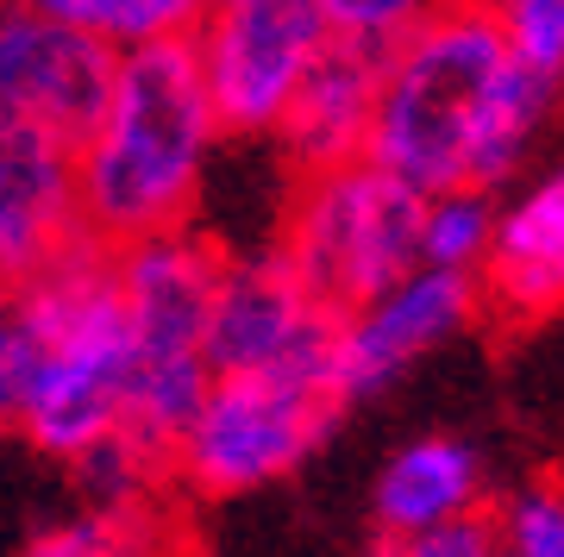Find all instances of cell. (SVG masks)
<instances>
[{
  "label": "cell",
  "instance_id": "cell-9",
  "mask_svg": "<svg viewBox=\"0 0 564 557\" xmlns=\"http://www.w3.org/2000/svg\"><path fill=\"white\" fill-rule=\"evenodd\" d=\"M333 339H339V314L307 295V282L282 263L276 244L258 258H226L214 314H207L214 370H326L333 376Z\"/></svg>",
  "mask_w": 564,
  "mask_h": 557
},
{
  "label": "cell",
  "instance_id": "cell-1",
  "mask_svg": "<svg viewBox=\"0 0 564 557\" xmlns=\"http://www.w3.org/2000/svg\"><path fill=\"white\" fill-rule=\"evenodd\" d=\"M564 81L527 69L502 39L496 0H433L377 63L370 151L433 188H508L533 157Z\"/></svg>",
  "mask_w": 564,
  "mask_h": 557
},
{
  "label": "cell",
  "instance_id": "cell-4",
  "mask_svg": "<svg viewBox=\"0 0 564 557\" xmlns=\"http://www.w3.org/2000/svg\"><path fill=\"white\" fill-rule=\"evenodd\" d=\"M345 419L326 370H214L170 438V482L188 501H239L295 477Z\"/></svg>",
  "mask_w": 564,
  "mask_h": 557
},
{
  "label": "cell",
  "instance_id": "cell-6",
  "mask_svg": "<svg viewBox=\"0 0 564 557\" xmlns=\"http://www.w3.org/2000/svg\"><path fill=\"white\" fill-rule=\"evenodd\" d=\"M326 39L333 25L314 0H207L188 51L226 139H270Z\"/></svg>",
  "mask_w": 564,
  "mask_h": 557
},
{
  "label": "cell",
  "instance_id": "cell-18",
  "mask_svg": "<svg viewBox=\"0 0 564 557\" xmlns=\"http://www.w3.org/2000/svg\"><path fill=\"white\" fill-rule=\"evenodd\" d=\"M496 514V538H502V551L514 557H564V489H521V495H508L502 507H489Z\"/></svg>",
  "mask_w": 564,
  "mask_h": 557
},
{
  "label": "cell",
  "instance_id": "cell-19",
  "mask_svg": "<svg viewBox=\"0 0 564 557\" xmlns=\"http://www.w3.org/2000/svg\"><path fill=\"white\" fill-rule=\"evenodd\" d=\"M496 20L527 69L564 81V0H496Z\"/></svg>",
  "mask_w": 564,
  "mask_h": 557
},
{
  "label": "cell",
  "instance_id": "cell-10",
  "mask_svg": "<svg viewBox=\"0 0 564 557\" xmlns=\"http://www.w3.org/2000/svg\"><path fill=\"white\" fill-rule=\"evenodd\" d=\"M88 239L76 157L51 132H0V276L25 282Z\"/></svg>",
  "mask_w": 564,
  "mask_h": 557
},
{
  "label": "cell",
  "instance_id": "cell-5",
  "mask_svg": "<svg viewBox=\"0 0 564 557\" xmlns=\"http://www.w3.org/2000/svg\"><path fill=\"white\" fill-rule=\"evenodd\" d=\"M421 188L377 157H345L307 170L289 188L276 251L307 282V295L351 314L421 263Z\"/></svg>",
  "mask_w": 564,
  "mask_h": 557
},
{
  "label": "cell",
  "instance_id": "cell-11",
  "mask_svg": "<svg viewBox=\"0 0 564 557\" xmlns=\"http://www.w3.org/2000/svg\"><path fill=\"white\" fill-rule=\"evenodd\" d=\"M484 314L540 326L564 314V157L545 163L521 195L496 207V239L477 270Z\"/></svg>",
  "mask_w": 564,
  "mask_h": 557
},
{
  "label": "cell",
  "instance_id": "cell-12",
  "mask_svg": "<svg viewBox=\"0 0 564 557\" xmlns=\"http://www.w3.org/2000/svg\"><path fill=\"white\" fill-rule=\"evenodd\" d=\"M377 63H383V51H370V44L339 39V32L326 39V51L314 57V69H307L302 88H295L289 107H282V120L270 125V139H276V151L289 157L295 176L370 151Z\"/></svg>",
  "mask_w": 564,
  "mask_h": 557
},
{
  "label": "cell",
  "instance_id": "cell-17",
  "mask_svg": "<svg viewBox=\"0 0 564 557\" xmlns=\"http://www.w3.org/2000/svg\"><path fill=\"white\" fill-rule=\"evenodd\" d=\"M158 520H132V514H107V507H82V514L57 520L32 533L25 551L32 557H132V551H158Z\"/></svg>",
  "mask_w": 564,
  "mask_h": 557
},
{
  "label": "cell",
  "instance_id": "cell-14",
  "mask_svg": "<svg viewBox=\"0 0 564 557\" xmlns=\"http://www.w3.org/2000/svg\"><path fill=\"white\" fill-rule=\"evenodd\" d=\"M489 501V477L477 445H464L452 433H421L402 451H389V463L370 482V526H377V551H402L414 533L440 526L452 514H470Z\"/></svg>",
  "mask_w": 564,
  "mask_h": 557
},
{
  "label": "cell",
  "instance_id": "cell-7",
  "mask_svg": "<svg viewBox=\"0 0 564 557\" xmlns=\"http://www.w3.org/2000/svg\"><path fill=\"white\" fill-rule=\"evenodd\" d=\"M484 314L477 276L470 270H440V263H414L408 276L358 301L339 314V339H333V376H339L345 407L351 401L383 395L389 382H402L414 363L470 332Z\"/></svg>",
  "mask_w": 564,
  "mask_h": 557
},
{
  "label": "cell",
  "instance_id": "cell-22",
  "mask_svg": "<svg viewBox=\"0 0 564 557\" xmlns=\"http://www.w3.org/2000/svg\"><path fill=\"white\" fill-rule=\"evenodd\" d=\"M32 363H39V339L25 332V319L13 314V301L0 307V426L13 419L25 382H32Z\"/></svg>",
  "mask_w": 564,
  "mask_h": 557
},
{
  "label": "cell",
  "instance_id": "cell-21",
  "mask_svg": "<svg viewBox=\"0 0 564 557\" xmlns=\"http://www.w3.org/2000/svg\"><path fill=\"white\" fill-rule=\"evenodd\" d=\"M502 551V538H496V514L484 507H470V514H452L440 526H426L402 545V557H496Z\"/></svg>",
  "mask_w": 564,
  "mask_h": 557
},
{
  "label": "cell",
  "instance_id": "cell-20",
  "mask_svg": "<svg viewBox=\"0 0 564 557\" xmlns=\"http://www.w3.org/2000/svg\"><path fill=\"white\" fill-rule=\"evenodd\" d=\"M321 7V20L339 32V39H358L370 51H383L408 32V25L421 20L433 0H314Z\"/></svg>",
  "mask_w": 564,
  "mask_h": 557
},
{
  "label": "cell",
  "instance_id": "cell-8",
  "mask_svg": "<svg viewBox=\"0 0 564 557\" xmlns=\"http://www.w3.org/2000/svg\"><path fill=\"white\" fill-rule=\"evenodd\" d=\"M120 51L82 25L13 0L0 13V132H51L76 144L101 113Z\"/></svg>",
  "mask_w": 564,
  "mask_h": 557
},
{
  "label": "cell",
  "instance_id": "cell-16",
  "mask_svg": "<svg viewBox=\"0 0 564 557\" xmlns=\"http://www.w3.org/2000/svg\"><path fill=\"white\" fill-rule=\"evenodd\" d=\"M25 7H44V13L107 39L113 51L151 39H188L195 20L207 13V0H25Z\"/></svg>",
  "mask_w": 564,
  "mask_h": 557
},
{
  "label": "cell",
  "instance_id": "cell-24",
  "mask_svg": "<svg viewBox=\"0 0 564 557\" xmlns=\"http://www.w3.org/2000/svg\"><path fill=\"white\" fill-rule=\"evenodd\" d=\"M0 433H7V426H0Z\"/></svg>",
  "mask_w": 564,
  "mask_h": 557
},
{
  "label": "cell",
  "instance_id": "cell-3",
  "mask_svg": "<svg viewBox=\"0 0 564 557\" xmlns=\"http://www.w3.org/2000/svg\"><path fill=\"white\" fill-rule=\"evenodd\" d=\"M226 251L195 226L144 232L113 244V282L126 307V433L170 458V438L195 414L214 363L207 314L220 288Z\"/></svg>",
  "mask_w": 564,
  "mask_h": 557
},
{
  "label": "cell",
  "instance_id": "cell-2",
  "mask_svg": "<svg viewBox=\"0 0 564 557\" xmlns=\"http://www.w3.org/2000/svg\"><path fill=\"white\" fill-rule=\"evenodd\" d=\"M220 144V113L202 88L188 39L126 44L101 113L69 144L88 239L126 244L188 226L202 214Z\"/></svg>",
  "mask_w": 564,
  "mask_h": 557
},
{
  "label": "cell",
  "instance_id": "cell-13",
  "mask_svg": "<svg viewBox=\"0 0 564 557\" xmlns=\"http://www.w3.org/2000/svg\"><path fill=\"white\" fill-rule=\"evenodd\" d=\"M126 419V351H39L13 407V433L44 458H82Z\"/></svg>",
  "mask_w": 564,
  "mask_h": 557
},
{
  "label": "cell",
  "instance_id": "cell-23",
  "mask_svg": "<svg viewBox=\"0 0 564 557\" xmlns=\"http://www.w3.org/2000/svg\"><path fill=\"white\" fill-rule=\"evenodd\" d=\"M7 295H13V282H7V276H0V307H7Z\"/></svg>",
  "mask_w": 564,
  "mask_h": 557
},
{
  "label": "cell",
  "instance_id": "cell-15",
  "mask_svg": "<svg viewBox=\"0 0 564 557\" xmlns=\"http://www.w3.org/2000/svg\"><path fill=\"white\" fill-rule=\"evenodd\" d=\"M496 188H433L421 200V263L477 276L496 239Z\"/></svg>",
  "mask_w": 564,
  "mask_h": 557
}]
</instances>
